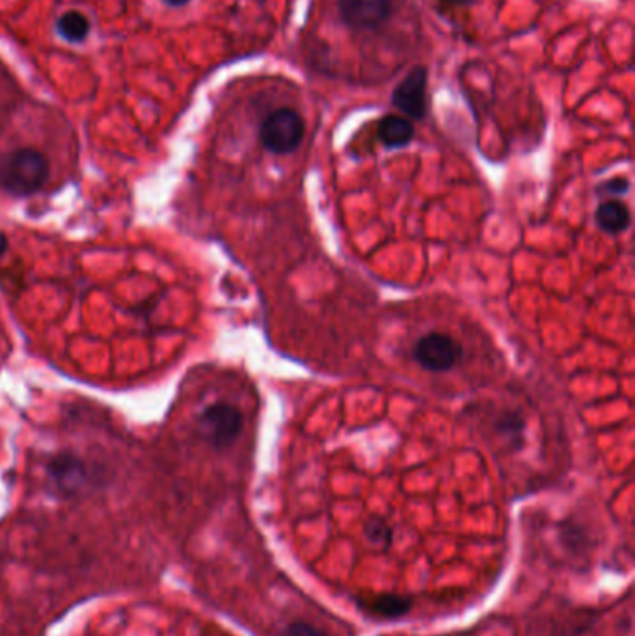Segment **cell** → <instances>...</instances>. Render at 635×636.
Wrapping results in <instances>:
<instances>
[{
  "label": "cell",
  "mask_w": 635,
  "mask_h": 636,
  "mask_svg": "<svg viewBox=\"0 0 635 636\" xmlns=\"http://www.w3.org/2000/svg\"><path fill=\"white\" fill-rule=\"evenodd\" d=\"M462 358V346L453 337L430 332L417 340L414 348V359L424 367L425 371H451Z\"/></svg>",
  "instance_id": "cell-4"
},
{
  "label": "cell",
  "mask_w": 635,
  "mask_h": 636,
  "mask_svg": "<svg viewBox=\"0 0 635 636\" xmlns=\"http://www.w3.org/2000/svg\"><path fill=\"white\" fill-rule=\"evenodd\" d=\"M337 10L350 31H374L392 15V0H337Z\"/></svg>",
  "instance_id": "cell-6"
},
{
  "label": "cell",
  "mask_w": 635,
  "mask_h": 636,
  "mask_svg": "<svg viewBox=\"0 0 635 636\" xmlns=\"http://www.w3.org/2000/svg\"><path fill=\"white\" fill-rule=\"evenodd\" d=\"M164 2H166L169 7L181 8L185 7V4H188L190 0H164Z\"/></svg>",
  "instance_id": "cell-17"
},
{
  "label": "cell",
  "mask_w": 635,
  "mask_h": 636,
  "mask_svg": "<svg viewBox=\"0 0 635 636\" xmlns=\"http://www.w3.org/2000/svg\"><path fill=\"white\" fill-rule=\"evenodd\" d=\"M496 432L505 443H509L512 449H520L523 446V436H526V420L520 414H504L496 420Z\"/></svg>",
  "instance_id": "cell-12"
},
{
  "label": "cell",
  "mask_w": 635,
  "mask_h": 636,
  "mask_svg": "<svg viewBox=\"0 0 635 636\" xmlns=\"http://www.w3.org/2000/svg\"><path fill=\"white\" fill-rule=\"evenodd\" d=\"M414 132L416 130H414L411 119L401 118V116H395V114H390L386 118L380 119L379 138L380 142L384 143L386 148H405L412 142Z\"/></svg>",
  "instance_id": "cell-9"
},
{
  "label": "cell",
  "mask_w": 635,
  "mask_h": 636,
  "mask_svg": "<svg viewBox=\"0 0 635 636\" xmlns=\"http://www.w3.org/2000/svg\"><path fill=\"white\" fill-rule=\"evenodd\" d=\"M594 220H597L598 228L604 229L611 235L623 233L624 229H628L630 223H632L628 207L616 199L598 205Z\"/></svg>",
  "instance_id": "cell-10"
},
{
  "label": "cell",
  "mask_w": 635,
  "mask_h": 636,
  "mask_svg": "<svg viewBox=\"0 0 635 636\" xmlns=\"http://www.w3.org/2000/svg\"><path fill=\"white\" fill-rule=\"evenodd\" d=\"M49 162L36 149H15L0 162V185L13 196H31L44 186Z\"/></svg>",
  "instance_id": "cell-1"
},
{
  "label": "cell",
  "mask_w": 635,
  "mask_h": 636,
  "mask_svg": "<svg viewBox=\"0 0 635 636\" xmlns=\"http://www.w3.org/2000/svg\"><path fill=\"white\" fill-rule=\"evenodd\" d=\"M7 250H8L7 235H4V233H0V257H2V255L7 254Z\"/></svg>",
  "instance_id": "cell-16"
},
{
  "label": "cell",
  "mask_w": 635,
  "mask_h": 636,
  "mask_svg": "<svg viewBox=\"0 0 635 636\" xmlns=\"http://www.w3.org/2000/svg\"><path fill=\"white\" fill-rule=\"evenodd\" d=\"M363 532H366V537L373 545H379V547H390L392 545V529H390V525L382 518L369 519Z\"/></svg>",
  "instance_id": "cell-13"
},
{
  "label": "cell",
  "mask_w": 635,
  "mask_h": 636,
  "mask_svg": "<svg viewBox=\"0 0 635 636\" xmlns=\"http://www.w3.org/2000/svg\"><path fill=\"white\" fill-rule=\"evenodd\" d=\"M358 605L363 611L382 620H397L406 616L412 611L411 598L399 593H374V595H361Z\"/></svg>",
  "instance_id": "cell-8"
},
{
  "label": "cell",
  "mask_w": 635,
  "mask_h": 636,
  "mask_svg": "<svg viewBox=\"0 0 635 636\" xmlns=\"http://www.w3.org/2000/svg\"><path fill=\"white\" fill-rule=\"evenodd\" d=\"M58 34L69 42V44H79L82 39H86L90 34V21L86 15H82L77 10H69L64 13L62 18L58 19Z\"/></svg>",
  "instance_id": "cell-11"
},
{
  "label": "cell",
  "mask_w": 635,
  "mask_h": 636,
  "mask_svg": "<svg viewBox=\"0 0 635 636\" xmlns=\"http://www.w3.org/2000/svg\"><path fill=\"white\" fill-rule=\"evenodd\" d=\"M449 4H455V7H467V4H472L475 0H446Z\"/></svg>",
  "instance_id": "cell-18"
},
{
  "label": "cell",
  "mask_w": 635,
  "mask_h": 636,
  "mask_svg": "<svg viewBox=\"0 0 635 636\" xmlns=\"http://www.w3.org/2000/svg\"><path fill=\"white\" fill-rule=\"evenodd\" d=\"M47 476H49L50 486L62 497H76L90 488L92 484L88 465L71 452H60L57 456L50 458L47 464Z\"/></svg>",
  "instance_id": "cell-5"
},
{
  "label": "cell",
  "mask_w": 635,
  "mask_h": 636,
  "mask_svg": "<svg viewBox=\"0 0 635 636\" xmlns=\"http://www.w3.org/2000/svg\"><path fill=\"white\" fill-rule=\"evenodd\" d=\"M427 84L429 74L425 68H414L393 90L392 103L395 108L412 119H424L427 114Z\"/></svg>",
  "instance_id": "cell-7"
},
{
  "label": "cell",
  "mask_w": 635,
  "mask_h": 636,
  "mask_svg": "<svg viewBox=\"0 0 635 636\" xmlns=\"http://www.w3.org/2000/svg\"><path fill=\"white\" fill-rule=\"evenodd\" d=\"M199 438L215 449L230 447L243 430V415L228 402H215L199 414Z\"/></svg>",
  "instance_id": "cell-3"
},
{
  "label": "cell",
  "mask_w": 635,
  "mask_h": 636,
  "mask_svg": "<svg viewBox=\"0 0 635 636\" xmlns=\"http://www.w3.org/2000/svg\"><path fill=\"white\" fill-rule=\"evenodd\" d=\"M259 138L270 153L289 155L304 138V119L293 108H278L263 122Z\"/></svg>",
  "instance_id": "cell-2"
},
{
  "label": "cell",
  "mask_w": 635,
  "mask_h": 636,
  "mask_svg": "<svg viewBox=\"0 0 635 636\" xmlns=\"http://www.w3.org/2000/svg\"><path fill=\"white\" fill-rule=\"evenodd\" d=\"M630 190L628 180H623V177H615V180H610L608 183L602 185L600 192H605L608 196H615V198H621L623 194Z\"/></svg>",
  "instance_id": "cell-15"
},
{
  "label": "cell",
  "mask_w": 635,
  "mask_h": 636,
  "mask_svg": "<svg viewBox=\"0 0 635 636\" xmlns=\"http://www.w3.org/2000/svg\"><path fill=\"white\" fill-rule=\"evenodd\" d=\"M281 636H328L324 631L319 629L315 625L308 624V622H293L287 625Z\"/></svg>",
  "instance_id": "cell-14"
}]
</instances>
